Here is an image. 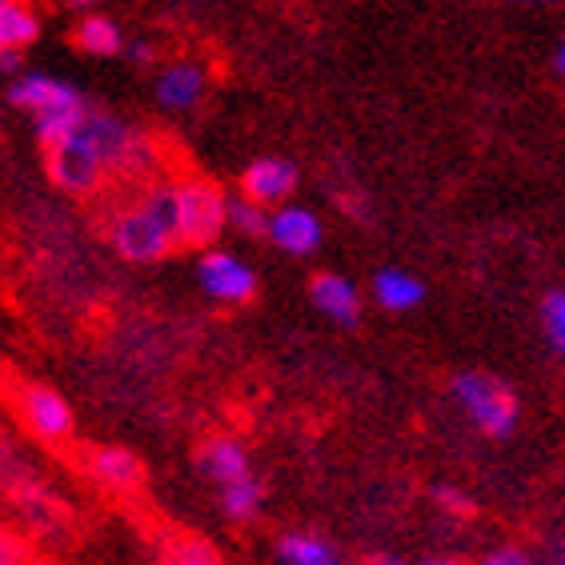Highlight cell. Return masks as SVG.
Wrapping results in <instances>:
<instances>
[{
  "instance_id": "6da1fadb",
  "label": "cell",
  "mask_w": 565,
  "mask_h": 565,
  "mask_svg": "<svg viewBox=\"0 0 565 565\" xmlns=\"http://www.w3.org/2000/svg\"><path fill=\"white\" fill-rule=\"evenodd\" d=\"M149 169V137L100 109H88L81 129L68 141L56 145V149H49V177H53V185L73 196H93L113 177H145Z\"/></svg>"
},
{
  "instance_id": "7a4b0ae2",
  "label": "cell",
  "mask_w": 565,
  "mask_h": 565,
  "mask_svg": "<svg viewBox=\"0 0 565 565\" xmlns=\"http://www.w3.org/2000/svg\"><path fill=\"white\" fill-rule=\"evenodd\" d=\"M109 241L125 262H137V265L164 262L181 245V237H177L173 181H152L132 205L117 209V217L109 221Z\"/></svg>"
},
{
  "instance_id": "3957f363",
  "label": "cell",
  "mask_w": 565,
  "mask_h": 565,
  "mask_svg": "<svg viewBox=\"0 0 565 565\" xmlns=\"http://www.w3.org/2000/svg\"><path fill=\"white\" fill-rule=\"evenodd\" d=\"M454 402L461 405V414L478 425L481 434L501 441V437H513L518 422H522V405L513 397V390L493 373L466 370L454 377Z\"/></svg>"
},
{
  "instance_id": "277c9868",
  "label": "cell",
  "mask_w": 565,
  "mask_h": 565,
  "mask_svg": "<svg viewBox=\"0 0 565 565\" xmlns=\"http://www.w3.org/2000/svg\"><path fill=\"white\" fill-rule=\"evenodd\" d=\"M177 189V237L185 249H213L221 228H228V196L205 177H181Z\"/></svg>"
},
{
  "instance_id": "5b68a950",
  "label": "cell",
  "mask_w": 565,
  "mask_h": 565,
  "mask_svg": "<svg viewBox=\"0 0 565 565\" xmlns=\"http://www.w3.org/2000/svg\"><path fill=\"white\" fill-rule=\"evenodd\" d=\"M196 285L217 305H245L257 297V273L225 249H209L196 262Z\"/></svg>"
},
{
  "instance_id": "8992f818",
  "label": "cell",
  "mask_w": 565,
  "mask_h": 565,
  "mask_svg": "<svg viewBox=\"0 0 565 565\" xmlns=\"http://www.w3.org/2000/svg\"><path fill=\"white\" fill-rule=\"evenodd\" d=\"M21 422L29 425V434L36 441H49V446H61L73 437V405L53 390V385H41V381H29L21 390Z\"/></svg>"
},
{
  "instance_id": "52a82bcc",
  "label": "cell",
  "mask_w": 565,
  "mask_h": 565,
  "mask_svg": "<svg viewBox=\"0 0 565 565\" xmlns=\"http://www.w3.org/2000/svg\"><path fill=\"white\" fill-rule=\"evenodd\" d=\"M265 237L281 253H289V257H309V253L321 249L326 228H321V217H317L313 209L277 205L269 213V233H265Z\"/></svg>"
},
{
  "instance_id": "ba28073f",
  "label": "cell",
  "mask_w": 565,
  "mask_h": 565,
  "mask_svg": "<svg viewBox=\"0 0 565 565\" xmlns=\"http://www.w3.org/2000/svg\"><path fill=\"white\" fill-rule=\"evenodd\" d=\"M76 97H81V88L49 73H17L9 81V88H4V100H9L12 109L33 113V117L56 109V105H68Z\"/></svg>"
},
{
  "instance_id": "9c48e42d",
  "label": "cell",
  "mask_w": 565,
  "mask_h": 565,
  "mask_svg": "<svg viewBox=\"0 0 565 565\" xmlns=\"http://www.w3.org/2000/svg\"><path fill=\"white\" fill-rule=\"evenodd\" d=\"M294 189H297V164L281 161V157H262V161H253L241 173V193L253 196L265 209L289 205Z\"/></svg>"
},
{
  "instance_id": "30bf717a",
  "label": "cell",
  "mask_w": 565,
  "mask_h": 565,
  "mask_svg": "<svg viewBox=\"0 0 565 565\" xmlns=\"http://www.w3.org/2000/svg\"><path fill=\"white\" fill-rule=\"evenodd\" d=\"M88 478L109 493H132L141 490L145 461L125 446H97L88 454Z\"/></svg>"
},
{
  "instance_id": "8fae6325",
  "label": "cell",
  "mask_w": 565,
  "mask_h": 565,
  "mask_svg": "<svg viewBox=\"0 0 565 565\" xmlns=\"http://www.w3.org/2000/svg\"><path fill=\"white\" fill-rule=\"evenodd\" d=\"M209 76L196 61H169L157 73V105L169 113H189L205 97Z\"/></svg>"
},
{
  "instance_id": "7c38bea8",
  "label": "cell",
  "mask_w": 565,
  "mask_h": 565,
  "mask_svg": "<svg viewBox=\"0 0 565 565\" xmlns=\"http://www.w3.org/2000/svg\"><path fill=\"white\" fill-rule=\"evenodd\" d=\"M309 297L329 321H338V326H358L361 317V294L358 285L341 277V273H317L313 281H309Z\"/></svg>"
},
{
  "instance_id": "4fadbf2b",
  "label": "cell",
  "mask_w": 565,
  "mask_h": 565,
  "mask_svg": "<svg viewBox=\"0 0 565 565\" xmlns=\"http://www.w3.org/2000/svg\"><path fill=\"white\" fill-rule=\"evenodd\" d=\"M196 469H201L209 481H217V486H228V481H241V478H249L253 473L245 446L228 434L209 437L205 446H201V454H196Z\"/></svg>"
},
{
  "instance_id": "5bb4252c",
  "label": "cell",
  "mask_w": 565,
  "mask_h": 565,
  "mask_svg": "<svg viewBox=\"0 0 565 565\" xmlns=\"http://www.w3.org/2000/svg\"><path fill=\"white\" fill-rule=\"evenodd\" d=\"M41 41V12L33 0H0V53H24Z\"/></svg>"
},
{
  "instance_id": "9a60e30c",
  "label": "cell",
  "mask_w": 565,
  "mask_h": 565,
  "mask_svg": "<svg viewBox=\"0 0 565 565\" xmlns=\"http://www.w3.org/2000/svg\"><path fill=\"white\" fill-rule=\"evenodd\" d=\"M373 297L385 313H409L425 301V285L405 269H381L373 277Z\"/></svg>"
},
{
  "instance_id": "2e32d148",
  "label": "cell",
  "mask_w": 565,
  "mask_h": 565,
  "mask_svg": "<svg viewBox=\"0 0 565 565\" xmlns=\"http://www.w3.org/2000/svg\"><path fill=\"white\" fill-rule=\"evenodd\" d=\"M277 562L281 565H345L338 550H333V542H326L321 533H309V530L281 533Z\"/></svg>"
},
{
  "instance_id": "e0dca14e",
  "label": "cell",
  "mask_w": 565,
  "mask_h": 565,
  "mask_svg": "<svg viewBox=\"0 0 565 565\" xmlns=\"http://www.w3.org/2000/svg\"><path fill=\"white\" fill-rule=\"evenodd\" d=\"M73 41H76V49L88 56H120L125 53V36H120L117 21L100 17V12H88V17L76 21Z\"/></svg>"
},
{
  "instance_id": "ac0fdd59",
  "label": "cell",
  "mask_w": 565,
  "mask_h": 565,
  "mask_svg": "<svg viewBox=\"0 0 565 565\" xmlns=\"http://www.w3.org/2000/svg\"><path fill=\"white\" fill-rule=\"evenodd\" d=\"M157 565H225L217 554V545L201 537V533H177L161 545Z\"/></svg>"
},
{
  "instance_id": "d6986e66",
  "label": "cell",
  "mask_w": 565,
  "mask_h": 565,
  "mask_svg": "<svg viewBox=\"0 0 565 565\" xmlns=\"http://www.w3.org/2000/svg\"><path fill=\"white\" fill-rule=\"evenodd\" d=\"M265 505V486L257 478H241L221 486V510H225L228 522H253Z\"/></svg>"
},
{
  "instance_id": "ffe728a7",
  "label": "cell",
  "mask_w": 565,
  "mask_h": 565,
  "mask_svg": "<svg viewBox=\"0 0 565 565\" xmlns=\"http://www.w3.org/2000/svg\"><path fill=\"white\" fill-rule=\"evenodd\" d=\"M228 225L245 237H265L269 233V209L257 205L253 196H228Z\"/></svg>"
},
{
  "instance_id": "44dd1931",
  "label": "cell",
  "mask_w": 565,
  "mask_h": 565,
  "mask_svg": "<svg viewBox=\"0 0 565 565\" xmlns=\"http://www.w3.org/2000/svg\"><path fill=\"white\" fill-rule=\"evenodd\" d=\"M542 329H545V341L557 349L565 358V289H554V294H545L542 301Z\"/></svg>"
},
{
  "instance_id": "7402d4cb",
  "label": "cell",
  "mask_w": 565,
  "mask_h": 565,
  "mask_svg": "<svg viewBox=\"0 0 565 565\" xmlns=\"http://www.w3.org/2000/svg\"><path fill=\"white\" fill-rule=\"evenodd\" d=\"M434 501L446 513H454V518H469V513H473V498L454 490V486H434Z\"/></svg>"
},
{
  "instance_id": "603a6c76",
  "label": "cell",
  "mask_w": 565,
  "mask_h": 565,
  "mask_svg": "<svg viewBox=\"0 0 565 565\" xmlns=\"http://www.w3.org/2000/svg\"><path fill=\"white\" fill-rule=\"evenodd\" d=\"M0 565H29V550L12 530L0 525Z\"/></svg>"
},
{
  "instance_id": "cb8c5ba5",
  "label": "cell",
  "mask_w": 565,
  "mask_h": 565,
  "mask_svg": "<svg viewBox=\"0 0 565 565\" xmlns=\"http://www.w3.org/2000/svg\"><path fill=\"white\" fill-rule=\"evenodd\" d=\"M478 565H537L530 554H525L522 545H501V550H493V554H486Z\"/></svg>"
},
{
  "instance_id": "d4e9b609",
  "label": "cell",
  "mask_w": 565,
  "mask_h": 565,
  "mask_svg": "<svg viewBox=\"0 0 565 565\" xmlns=\"http://www.w3.org/2000/svg\"><path fill=\"white\" fill-rule=\"evenodd\" d=\"M125 53H129L132 65H149L152 56H157V53H152V44H149V41H129V44H125Z\"/></svg>"
},
{
  "instance_id": "484cf974",
  "label": "cell",
  "mask_w": 565,
  "mask_h": 565,
  "mask_svg": "<svg viewBox=\"0 0 565 565\" xmlns=\"http://www.w3.org/2000/svg\"><path fill=\"white\" fill-rule=\"evenodd\" d=\"M0 73H9V76L24 73V68H21V53H0Z\"/></svg>"
},
{
  "instance_id": "4316f807",
  "label": "cell",
  "mask_w": 565,
  "mask_h": 565,
  "mask_svg": "<svg viewBox=\"0 0 565 565\" xmlns=\"http://www.w3.org/2000/svg\"><path fill=\"white\" fill-rule=\"evenodd\" d=\"M365 565H409V562H402V557H390V554H377V557H370Z\"/></svg>"
},
{
  "instance_id": "83f0119b",
  "label": "cell",
  "mask_w": 565,
  "mask_h": 565,
  "mask_svg": "<svg viewBox=\"0 0 565 565\" xmlns=\"http://www.w3.org/2000/svg\"><path fill=\"white\" fill-rule=\"evenodd\" d=\"M554 68H557V73L565 76V41L557 44V53H554Z\"/></svg>"
},
{
  "instance_id": "f1b7e54d",
  "label": "cell",
  "mask_w": 565,
  "mask_h": 565,
  "mask_svg": "<svg viewBox=\"0 0 565 565\" xmlns=\"http://www.w3.org/2000/svg\"><path fill=\"white\" fill-rule=\"evenodd\" d=\"M417 565H466V562H457V557H429V562H417Z\"/></svg>"
},
{
  "instance_id": "f546056e",
  "label": "cell",
  "mask_w": 565,
  "mask_h": 565,
  "mask_svg": "<svg viewBox=\"0 0 565 565\" xmlns=\"http://www.w3.org/2000/svg\"><path fill=\"white\" fill-rule=\"evenodd\" d=\"M65 4H73V9H93L97 0H65Z\"/></svg>"
},
{
  "instance_id": "4dcf8cb0",
  "label": "cell",
  "mask_w": 565,
  "mask_h": 565,
  "mask_svg": "<svg viewBox=\"0 0 565 565\" xmlns=\"http://www.w3.org/2000/svg\"><path fill=\"white\" fill-rule=\"evenodd\" d=\"M545 565H565V554H554V557H550V562H545Z\"/></svg>"
},
{
  "instance_id": "1f68e13d",
  "label": "cell",
  "mask_w": 565,
  "mask_h": 565,
  "mask_svg": "<svg viewBox=\"0 0 565 565\" xmlns=\"http://www.w3.org/2000/svg\"><path fill=\"white\" fill-rule=\"evenodd\" d=\"M530 4H545V0H530Z\"/></svg>"
}]
</instances>
